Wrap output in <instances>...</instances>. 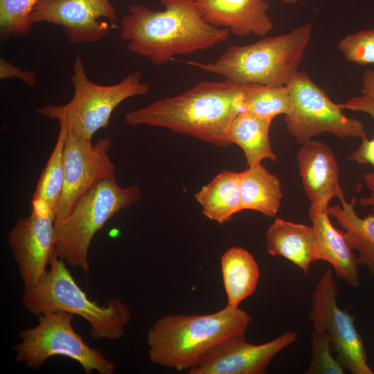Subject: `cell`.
<instances>
[{
	"label": "cell",
	"mask_w": 374,
	"mask_h": 374,
	"mask_svg": "<svg viewBox=\"0 0 374 374\" xmlns=\"http://www.w3.org/2000/svg\"><path fill=\"white\" fill-rule=\"evenodd\" d=\"M227 305L238 307L256 290L260 269L253 255L242 247L227 249L220 260Z\"/></svg>",
	"instance_id": "7402d4cb"
},
{
	"label": "cell",
	"mask_w": 374,
	"mask_h": 374,
	"mask_svg": "<svg viewBox=\"0 0 374 374\" xmlns=\"http://www.w3.org/2000/svg\"><path fill=\"white\" fill-rule=\"evenodd\" d=\"M356 202L355 197L350 202L344 198L341 204L328 206V213L343 229L348 244L357 253L359 265L374 275V213L360 217L355 208Z\"/></svg>",
	"instance_id": "d6986e66"
},
{
	"label": "cell",
	"mask_w": 374,
	"mask_h": 374,
	"mask_svg": "<svg viewBox=\"0 0 374 374\" xmlns=\"http://www.w3.org/2000/svg\"><path fill=\"white\" fill-rule=\"evenodd\" d=\"M291 109V98L286 86L250 85L243 98V110L273 121Z\"/></svg>",
	"instance_id": "d4e9b609"
},
{
	"label": "cell",
	"mask_w": 374,
	"mask_h": 374,
	"mask_svg": "<svg viewBox=\"0 0 374 374\" xmlns=\"http://www.w3.org/2000/svg\"><path fill=\"white\" fill-rule=\"evenodd\" d=\"M141 80V73L136 71L115 84H95L88 78L82 57L76 55L71 77L74 88L72 99L64 105L42 106L37 112L50 119L65 120L73 132L91 141L97 131L107 127L118 105L127 98L148 93L149 84Z\"/></svg>",
	"instance_id": "52a82bcc"
},
{
	"label": "cell",
	"mask_w": 374,
	"mask_h": 374,
	"mask_svg": "<svg viewBox=\"0 0 374 374\" xmlns=\"http://www.w3.org/2000/svg\"><path fill=\"white\" fill-rule=\"evenodd\" d=\"M296 161L310 205L318 209H328L333 198L339 201L345 198L339 182L338 164L327 144L312 139L301 144Z\"/></svg>",
	"instance_id": "9a60e30c"
},
{
	"label": "cell",
	"mask_w": 374,
	"mask_h": 374,
	"mask_svg": "<svg viewBox=\"0 0 374 374\" xmlns=\"http://www.w3.org/2000/svg\"><path fill=\"white\" fill-rule=\"evenodd\" d=\"M249 86L227 80L201 82L179 95L127 112L125 121L131 126L163 127L227 147L231 144V123L243 110V98Z\"/></svg>",
	"instance_id": "6da1fadb"
},
{
	"label": "cell",
	"mask_w": 374,
	"mask_h": 374,
	"mask_svg": "<svg viewBox=\"0 0 374 374\" xmlns=\"http://www.w3.org/2000/svg\"><path fill=\"white\" fill-rule=\"evenodd\" d=\"M362 93L374 103V71L367 69L364 71Z\"/></svg>",
	"instance_id": "1f68e13d"
},
{
	"label": "cell",
	"mask_w": 374,
	"mask_h": 374,
	"mask_svg": "<svg viewBox=\"0 0 374 374\" xmlns=\"http://www.w3.org/2000/svg\"><path fill=\"white\" fill-rule=\"evenodd\" d=\"M55 219L53 211L32 203L30 215L19 219L8 235L25 290L39 283L55 255Z\"/></svg>",
	"instance_id": "7c38bea8"
},
{
	"label": "cell",
	"mask_w": 374,
	"mask_h": 374,
	"mask_svg": "<svg viewBox=\"0 0 374 374\" xmlns=\"http://www.w3.org/2000/svg\"><path fill=\"white\" fill-rule=\"evenodd\" d=\"M266 247L271 256L285 258L305 274L313 262L321 260L313 226L282 218H276L267 230Z\"/></svg>",
	"instance_id": "e0dca14e"
},
{
	"label": "cell",
	"mask_w": 374,
	"mask_h": 374,
	"mask_svg": "<svg viewBox=\"0 0 374 374\" xmlns=\"http://www.w3.org/2000/svg\"><path fill=\"white\" fill-rule=\"evenodd\" d=\"M116 17L109 0H37L31 13L33 23L46 21L64 27L72 44L100 41L110 29L100 19L114 21Z\"/></svg>",
	"instance_id": "5bb4252c"
},
{
	"label": "cell",
	"mask_w": 374,
	"mask_h": 374,
	"mask_svg": "<svg viewBox=\"0 0 374 374\" xmlns=\"http://www.w3.org/2000/svg\"><path fill=\"white\" fill-rule=\"evenodd\" d=\"M251 321L248 312L229 305L211 314L161 317L148 331L149 359L163 368L188 371L209 349L244 335Z\"/></svg>",
	"instance_id": "3957f363"
},
{
	"label": "cell",
	"mask_w": 374,
	"mask_h": 374,
	"mask_svg": "<svg viewBox=\"0 0 374 374\" xmlns=\"http://www.w3.org/2000/svg\"><path fill=\"white\" fill-rule=\"evenodd\" d=\"M141 195L139 186H121L116 177L96 184L66 217L55 219V255L88 274V253L93 236L116 214L136 202Z\"/></svg>",
	"instance_id": "8992f818"
},
{
	"label": "cell",
	"mask_w": 374,
	"mask_h": 374,
	"mask_svg": "<svg viewBox=\"0 0 374 374\" xmlns=\"http://www.w3.org/2000/svg\"><path fill=\"white\" fill-rule=\"evenodd\" d=\"M312 33L306 24L253 44L231 46L214 62L185 63L240 85L286 86L299 71Z\"/></svg>",
	"instance_id": "277c9868"
},
{
	"label": "cell",
	"mask_w": 374,
	"mask_h": 374,
	"mask_svg": "<svg viewBox=\"0 0 374 374\" xmlns=\"http://www.w3.org/2000/svg\"><path fill=\"white\" fill-rule=\"evenodd\" d=\"M240 172L224 170L195 193L203 215L222 224L242 211Z\"/></svg>",
	"instance_id": "ffe728a7"
},
{
	"label": "cell",
	"mask_w": 374,
	"mask_h": 374,
	"mask_svg": "<svg viewBox=\"0 0 374 374\" xmlns=\"http://www.w3.org/2000/svg\"><path fill=\"white\" fill-rule=\"evenodd\" d=\"M204 19L233 35L264 37L274 28L265 0H195Z\"/></svg>",
	"instance_id": "2e32d148"
},
{
	"label": "cell",
	"mask_w": 374,
	"mask_h": 374,
	"mask_svg": "<svg viewBox=\"0 0 374 374\" xmlns=\"http://www.w3.org/2000/svg\"><path fill=\"white\" fill-rule=\"evenodd\" d=\"M285 3L294 4L299 2L300 0H278Z\"/></svg>",
	"instance_id": "d6a6232c"
},
{
	"label": "cell",
	"mask_w": 374,
	"mask_h": 374,
	"mask_svg": "<svg viewBox=\"0 0 374 374\" xmlns=\"http://www.w3.org/2000/svg\"><path fill=\"white\" fill-rule=\"evenodd\" d=\"M294 332H285L262 344L247 342L244 335L234 336L203 354L188 374H264L274 357L292 344Z\"/></svg>",
	"instance_id": "4fadbf2b"
},
{
	"label": "cell",
	"mask_w": 374,
	"mask_h": 374,
	"mask_svg": "<svg viewBox=\"0 0 374 374\" xmlns=\"http://www.w3.org/2000/svg\"><path fill=\"white\" fill-rule=\"evenodd\" d=\"M337 47L348 62L359 65L374 64V28L345 36Z\"/></svg>",
	"instance_id": "83f0119b"
},
{
	"label": "cell",
	"mask_w": 374,
	"mask_h": 374,
	"mask_svg": "<svg viewBox=\"0 0 374 374\" xmlns=\"http://www.w3.org/2000/svg\"><path fill=\"white\" fill-rule=\"evenodd\" d=\"M38 323L20 330V341L13 348L15 360L26 366L38 369L50 357L63 356L77 362L87 374H113L114 362L103 352L89 346L75 331L74 314L59 311L38 316Z\"/></svg>",
	"instance_id": "ba28073f"
},
{
	"label": "cell",
	"mask_w": 374,
	"mask_h": 374,
	"mask_svg": "<svg viewBox=\"0 0 374 374\" xmlns=\"http://www.w3.org/2000/svg\"><path fill=\"white\" fill-rule=\"evenodd\" d=\"M337 294L333 271L328 268L312 294L308 317L313 330L327 332L332 349L345 369L353 374H373L368 363L363 339L355 325V317L339 307Z\"/></svg>",
	"instance_id": "30bf717a"
},
{
	"label": "cell",
	"mask_w": 374,
	"mask_h": 374,
	"mask_svg": "<svg viewBox=\"0 0 374 374\" xmlns=\"http://www.w3.org/2000/svg\"><path fill=\"white\" fill-rule=\"evenodd\" d=\"M12 77L19 78L30 86H35L36 83L35 73L34 72L19 69L6 60L1 58V79Z\"/></svg>",
	"instance_id": "f546056e"
},
{
	"label": "cell",
	"mask_w": 374,
	"mask_h": 374,
	"mask_svg": "<svg viewBox=\"0 0 374 374\" xmlns=\"http://www.w3.org/2000/svg\"><path fill=\"white\" fill-rule=\"evenodd\" d=\"M163 10L132 5L121 21L120 37L128 49L154 65L175 55L206 50L226 41L230 31L208 23L195 0H160Z\"/></svg>",
	"instance_id": "7a4b0ae2"
},
{
	"label": "cell",
	"mask_w": 374,
	"mask_h": 374,
	"mask_svg": "<svg viewBox=\"0 0 374 374\" xmlns=\"http://www.w3.org/2000/svg\"><path fill=\"white\" fill-rule=\"evenodd\" d=\"M287 87L291 109L285 115L286 129L299 144L323 133L339 139L368 138L364 123L346 116L306 72L298 71Z\"/></svg>",
	"instance_id": "9c48e42d"
},
{
	"label": "cell",
	"mask_w": 374,
	"mask_h": 374,
	"mask_svg": "<svg viewBox=\"0 0 374 374\" xmlns=\"http://www.w3.org/2000/svg\"><path fill=\"white\" fill-rule=\"evenodd\" d=\"M242 210H251L267 217L275 216L283 198L280 181L262 163L248 166L240 172Z\"/></svg>",
	"instance_id": "44dd1931"
},
{
	"label": "cell",
	"mask_w": 374,
	"mask_h": 374,
	"mask_svg": "<svg viewBox=\"0 0 374 374\" xmlns=\"http://www.w3.org/2000/svg\"><path fill=\"white\" fill-rule=\"evenodd\" d=\"M58 121L60 131L56 143L42 172L32 199V203L48 208L54 213L64 185V148L68 130L65 120Z\"/></svg>",
	"instance_id": "cb8c5ba5"
},
{
	"label": "cell",
	"mask_w": 374,
	"mask_h": 374,
	"mask_svg": "<svg viewBox=\"0 0 374 374\" xmlns=\"http://www.w3.org/2000/svg\"><path fill=\"white\" fill-rule=\"evenodd\" d=\"M272 121L242 110L233 119L229 129V139L244 152L248 166L268 159L278 158L272 150L269 128Z\"/></svg>",
	"instance_id": "603a6c76"
},
{
	"label": "cell",
	"mask_w": 374,
	"mask_h": 374,
	"mask_svg": "<svg viewBox=\"0 0 374 374\" xmlns=\"http://www.w3.org/2000/svg\"><path fill=\"white\" fill-rule=\"evenodd\" d=\"M341 109L364 112L374 121V103L364 96H354L344 103H338ZM349 160L360 164H369L374 169V137L362 139L358 148L351 154Z\"/></svg>",
	"instance_id": "f1b7e54d"
},
{
	"label": "cell",
	"mask_w": 374,
	"mask_h": 374,
	"mask_svg": "<svg viewBox=\"0 0 374 374\" xmlns=\"http://www.w3.org/2000/svg\"><path fill=\"white\" fill-rule=\"evenodd\" d=\"M22 303L28 312L38 316L64 311L82 317L95 340L120 339L132 317L130 308L118 298H112L105 305L89 299L66 262L55 253L39 283L25 290Z\"/></svg>",
	"instance_id": "5b68a950"
},
{
	"label": "cell",
	"mask_w": 374,
	"mask_h": 374,
	"mask_svg": "<svg viewBox=\"0 0 374 374\" xmlns=\"http://www.w3.org/2000/svg\"><path fill=\"white\" fill-rule=\"evenodd\" d=\"M108 137L91 141L68 128L64 148V181L55 210L56 219L66 217L78 200L100 181L116 177L115 165L109 154Z\"/></svg>",
	"instance_id": "8fae6325"
},
{
	"label": "cell",
	"mask_w": 374,
	"mask_h": 374,
	"mask_svg": "<svg viewBox=\"0 0 374 374\" xmlns=\"http://www.w3.org/2000/svg\"><path fill=\"white\" fill-rule=\"evenodd\" d=\"M37 0H0V27L4 37L21 36L30 33L31 13Z\"/></svg>",
	"instance_id": "484cf974"
},
{
	"label": "cell",
	"mask_w": 374,
	"mask_h": 374,
	"mask_svg": "<svg viewBox=\"0 0 374 374\" xmlns=\"http://www.w3.org/2000/svg\"><path fill=\"white\" fill-rule=\"evenodd\" d=\"M312 356L306 374H344L345 368L332 355L330 337L324 330H313Z\"/></svg>",
	"instance_id": "4316f807"
},
{
	"label": "cell",
	"mask_w": 374,
	"mask_h": 374,
	"mask_svg": "<svg viewBox=\"0 0 374 374\" xmlns=\"http://www.w3.org/2000/svg\"><path fill=\"white\" fill-rule=\"evenodd\" d=\"M309 217L315 231L321 260L330 264L336 275L350 287H359L357 255L348 244L343 231L331 223L328 209H318L310 205Z\"/></svg>",
	"instance_id": "ac0fdd59"
},
{
	"label": "cell",
	"mask_w": 374,
	"mask_h": 374,
	"mask_svg": "<svg viewBox=\"0 0 374 374\" xmlns=\"http://www.w3.org/2000/svg\"><path fill=\"white\" fill-rule=\"evenodd\" d=\"M364 183L370 193L368 196L361 197L359 204L363 207H371L374 213V173L367 172L364 175Z\"/></svg>",
	"instance_id": "4dcf8cb0"
}]
</instances>
